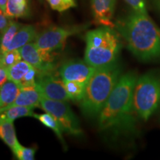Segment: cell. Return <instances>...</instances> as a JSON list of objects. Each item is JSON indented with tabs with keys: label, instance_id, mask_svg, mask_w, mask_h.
Returning <instances> with one entry per match:
<instances>
[{
	"label": "cell",
	"instance_id": "17",
	"mask_svg": "<svg viewBox=\"0 0 160 160\" xmlns=\"http://www.w3.org/2000/svg\"><path fill=\"white\" fill-rule=\"evenodd\" d=\"M28 13L27 0H8L6 15L8 17L19 18Z\"/></svg>",
	"mask_w": 160,
	"mask_h": 160
},
{
	"label": "cell",
	"instance_id": "7",
	"mask_svg": "<svg viewBox=\"0 0 160 160\" xmlns=\"http://www.w3.org/2000/svg\"><path fill=\"white\" fill-rule=\"evenodd\" d=\"M77 33V30L60 27H51L37 35L34 43L42 51L52 52L62 49L68 38Z\"/></svg>",
	"mask_w": 160,
	"mask_h": 160
},
{
	"label": "cell",
	"instance_id": "10",
	"mask_svg": "<svg viewBox=\"0 0 160 160\" xmlns=\"http://www.w3.org/2000/svg\"><path fill=\"white\" fill-rule=\"evenodd\" d=\"M96 68L85 61L72 60L63 64L59 70V73L63 81H76L86 85Z\"/></svg>",
	"mask_w": 160,
	"mask_h": 160
},
{
	"label": "cell",
	"instance_id": "20",
	"mask_svg": "<svg viewBox=\"0 0 160 160\" xmlns=\"http://www.w3.org/2000/svg\"><path fill=\"white\" fill-rule=\"evenodd\" d=\"M21 27L22 25L19 23L13 21H10L8 26L3 32L2 36L1 42H0V53H2L8 51L11 41Z\"/></svg>",
	"mask_w": 160,
	"mask_h": 160
},
{
	"label": "cell",
	"instance_id": "1",
	"mask_svg": "<svg viewBox=\"0 0 160 160\" xmlns=\"http://www.w3.org/2000/svg\"><path fill=\"white\" fill-rule=\"evenodd\" d=\"M130 51L140 61L160 59V28L145 13L134 11L115 24Z\"/></svg>",
	"mask_w": 160,
	"mask_h": 160
},
{
	"label": "cell",
	"instance_id": "23",
	"mask_svg": "<svg viewBox=\"0 0 160 160\" xmlns=\"http://www.w3.org/2000/svg\"><path fill=\"white\" fill-rule=\"evenodd\" d=\"M15 157L19 160H33L36 151L33 148H25L18 142L12 149Z\"/></svg>",
	"mask_w": 160,
	"mask_h": 160
},
{
	"label": "cell",
	"instance_id": "19",
	"mask_svg": "<svg viewBox=\"0 0 160 160\" xmlns=\"http://www.w3.org/2000/svg\"><path fill=\"white\" fill-rule=\"evenodd\" d=\"M33 117H35L36 119L39 120L40 122L42 123L45 127L51 129L56 133L57 137L64 143L62 137L63 131L59 122L56 120V119L53 116L46 112L45 113H42V114H37V113H34Z\"/></svg>",
	"mask_w": 160,
	"mask_h": 160
},
{
	"label": "cell",
	"instance_id": "5",
	"mask_svg": "<svg viewBox=\"0 0 160 160\" xmlns=\"http://www.w3.org/2000/svg\"><path fill=\"white\" fill-rule=\"evenodd\" d=\"M135 113L147 121L160 108V74L149 72L138 77L133 96Z\"/></svg>",
	"mask_w": 160,
	"mask_h": 160
},
{
	"label": "cell",
	"instance_id": "9",
	"mask_svg": "<svg viewBox=\"0 0 160 160\" xmlns=\"http://www.w3.org/2000/svg\"><path fill=\"white\" fill-rule=\"evenodd\" d=\"M22 58L37 71V74L53 71L51 53L39 49L35 43H28L19 49Z\"/></svg>",
	"mask_w": 160,
	"mask_h": 160
},
{
	"label": "cell",
	"instance_id": "2",
	"mask_svg": "<svg viewBox=\"0 0 160 160\" xmlns=\"http://www.w3.org/2000/svg\"><path fill=\"white\" fill-rule=\"evenodd\" d=\"M138 79L135 72L120 77L119 81L98 115L102 131L129 129L133 124V96Z\"/></svg>",
	"mask_w": 160,
	"mask_h": 160
},
{
	"label": "cell",
	"instance_id": "31",
	"mask_svg": "<svg viewBox=\"0 0 160 160\" xmlns=\"http://www.w3.org/2000/svg\"><path fill=\"white\" fill-rule=\"evenodd\" d=\"M66 1H67V2L71 6V8L75 7V6H76L75 0H66Z\"/></svg>",
	"mask_w": 160,
	"mask_h": 160
},
{
	"label": "cell",
	"instance_id": "8",
	"mask_svg": "<svg viewBox=\"0 0 160 160\" xmlns=\"http://www.w3.org/2000/svg\"><path fill=\"white\" fill-rule=\"evenodd\" d=\"M36 88L42 97L66 102L71 100L66 91L65 82L52 74V72L37 74Z\"/></svg>",
	"mask_w": 160,
	"mask_h": 160
},
{
	"label": "cell",
	"instance_id": "16",
	"mask_svg": "<svg viewBox=\"0 0 160 160\" xmlns=\"http://www.w3.org/2000/svg\"><path fill=\"white\" fill-rule=\"evenodd\" d=\"M33 66L25 60L22 59L17 63L7 68L8 79L19 85L26 73L31 70Z\"/></svg>",
	"mask_w": 160,
	"mask_h": 160
},
{
	"label": "cell",
	"instance_id": "22",
	"mask_svg": "<svg viewBox=\"0 0 160 160\" xmlns=\"http://www.w3.org/2000/svg\"><path fill=\"white\" fill-rule=\"evenodd\" d=\"M22 59L19 50H10L0 53V64L6 69Z\"/></svg>",
	"mask_w": 160,
	"mask_h": 160
},
{
	"label": "cell",
	"instance_id": "30",
	"mask_svg": "<svg viewBox=\"0 0 160 160\" xmlns=\"http://www.w3.org/2000/svg\"><path fill=\"white\" fill-rule=\"evenodd\" d=\"M153 3H154L157 8L159 10L160 12V0H153Z\"/></svg>",
	"mask_w": 160,
	"mask_h": 160
},
{
	"label": "cell",
	"instance_id": "27",
	"mask_svg": "<svg viewBox=\"0 0 160 160\" xmlns=\"http://www.w3.org/2000/svg\"><path fill=\"white\" fill-rule=\"evenodd\" d=\"M7 17L8 16L4 13L2 10L0 8V32L2 33L5 31L10 23V21H8Z\"/></svg>",
	"mask_w": 160,
	"mask_h": 160
},
{
	"label": "cell",
	"instance_id": "6",
	"mask_svg": "<svg viewBox=\"0 0 160 160\" xmlns=\"http://www.w3.org/2000/svg\"><path fill=\"white\" fill-rule=\"evenodd\" d=\"M40 107L55 118L63 132L74 137H79L82 134L78 119L66 101L42 97Z\"/></svg>",
	"mask_w": 160,
	"mask_h": 160
},
{
	"label": "cell",
	"instance_id": "4",
	"mask_svg": "<svg viewBox=\"0 0 160 160\" xmlns=\"http://www.w3.org/2000/svg\"><path fill=\"white\" fill-rule=\"evenodd\" d=\"M85 61L94 68L117 62L121 50L119 36L108 26H102L86 33Z\"/></svg>",
	"mask_w": 160,
	"mask_h": 160
},
{
	"label": "cell",
	"instance_id": "11",
	"mask_svg": "<svg viewBox=\"0 0 160 160\" xmlns=\"http://www.w3.org/2000/svg\"><path fill=\"white\" fill-rule=\"evenodd\" d=\"M116 0H91V7L96 24L113 28Z\"/></svg>",
	"mask_w": 160,
	"mask_h": 160
},
{
	"label": "cell",
	"instance_id": "29",
	"mask_svg": "<svg viewBox=\"0 0 160 160\" xmlns=\"http://www.w3.org/2000/svg\"><path fill=\"white\" fill-rule=\"evenodd\" d=\"M8 0H0V8L6 14V8H7Z\"/></svg>",
	"mask_w": 160,
	"mask_h": 160
},
{
	"label": "cell",
	"instance_id": "21",
	"mask_svg": "<svg viewBox=\"0 0 160 160\" xmlns=\"http://www.w3.org/2000/svg\"><path fill=\"white\" fill-rule=\"evenodd\" d=\"M68 94L71 100L81 101L84 97L85 85L76 81H64Z\"/></svg>",
	"mask_w": 160,
	"mask_h": 160
},
{
	"label": "cell",
	"instance_id": "12",
	"mask_svg": "<svg viewBox=\"0 0 160 160\" xmlns=\"http://www.w3.org/2000/svg\"><path fill=\"white\" fill-rule=\"evenodd\" d=\"M37 35V31L33 25H22L8 46V51L19 50L27 44L35 41Z\"/></svg>",
	"mask_w": 160,
	"mask_h": 160
},
{
	"label": "cell",
	"instance_id": "28",
	"mask_svg": "<svg viewBox=\"0 0 160 160\" xmlns=\"http://www.w3.org/2000/svg\"><path fill=\"white\" fill-rule=\"evenodd\" d=\"M7 69L0 64V88L8 81Z\"/></svg>",
	"mask_w": 160,
	"mask_h": 160
},
{
	"label": "cell",
	"instance_id": "13",
	"mask_svg": "<svg viewBox=\"0 0 160 160\" xmlns=\"http://www.w3.org/2000/svg\"><path fill=\"white\" fill-rule=\"evenodd\" d=\"M20 87L17 83L8 80L0 88V113L13 105L19 93Z\"/></svg>",
	"mask_w": 160,
	"mask_h": 160
},
{
	"label": "cell",
	"instance_id": "24",
	"mask_svg": "<svg viewBox=\"0 0 160 160\" xmlns=\"http://www.w3.org/2000/svg\"><path fill=\"white\" fill-rule=\"evenodd\" d=\"M37 71L33 67L24 76L20 82L19 84L20 88L36 87V85H37Z\"/></svg>",
	"mask_w": 160,
	"mask_h": 160
},
{
	"label": "cell",
	"instance_id": "3",
	"mask_svg": "<svg viewBox=\"0 0 160 160\" xmlns=\"http://www.w3.org/2000/svg\"><path fill=\"white\" fill-rule=\"evenodd\" d=\"M117 62L97 68L86 84L81 108L86 117H96L108 99L121 77Z\"/></svg>",
	"mask_w": 160,
	"mask_h": 160
},
{
	"label": "cell",
	"instance_id": "14",
	"mask_svg": "<svg viewBox=\"0 0 160 160\" xmlns=\"http://www.w3.org/2000/svg\"><path fill=\"white\" fill-rule=\"evenodd\" d=\"M41 98L42 96L36 87L21 88L17 99L11 106L20 105L32 108L40 107Z\"/></svg>",
	"mask_w": 160,
	"mask_h": 160
},
{
	"label": "cell",
	"instance_id": "18",
	"mask_svg": "<svg viewBox=\"0 0 160 160\" xmlns=\"http://www.w3.org/2000/svg\"><path fill=\"white\" fill-rule=\"evenodd\" d=\"M33 108H34L13 105L5 110L4 111L1 112L0 115L2 117L5 118V119L11 120V121H14L15 119L20 117H33L34 116V113L33 112Z\"/></svg>",
	"mask_w": 160,
	"mask_h": 160
},
{
	"label": "cell",
	"instance_id": "26",
	"mask_svg": "<svg viewBox=\"0 0 160 160\" xmlns=\"http://www.w3.org/2000/svg\"><path fill=\"white\" fill-rule=\"evenodd\" d=\"M134 11L148 14L145 0H125Z\"/></svg>",
	"mask_w": 160,
	"mask_h": 160
},
{
	"label": "cell",
	"instance_id": "25",
	"mask_svg": "<svg viewBox=\"0 0 160 160\" xmlns=\"http://www.w3.org/2000/svg\"><path fill=\"white\" fill-rule=\"evenodd\" d=\"M52 9L59 12L65 11L69 9L71 6L67 2L66 0H47Z\"/></svg>",
	"mask_w": 160,
	"mask_h": 160
},
{
	"label": "cell",
	"instance_id": "15",
	"mask_svg": "<svg viewBox=\"0 0 160 160\" xmlns=\"http://www.w3.org/2000/svg\"><path fill=\"white\" fill-rule=\"evenodd\" d=\"M0 139L12 150L19 142L17 140L13 121L0 115Z\"/></svg>",
	"mask_w": 160,
	"mask_h": 160
}]
</instances>
